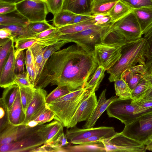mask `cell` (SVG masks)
Segmentation results:
<instances>
[{"instance_id": "24", "label": "cell", "mask_w": 152, "mask_h": 152, "mask_svg": "<svg viewBox=\"0 0 152 152\" xmlns=\"http://www.w3.org/2000/svg\"><path fill=\"white\" fill-rule=\"evenodd\" d=\"M34 38L37 43L46 47L61 41L57 28L55 27L37 34Z\"/></svg>"}, {"instance_id": "49", "label": "cell", "mask_w": 152, "mask_h": 152, "mask_svg": "<svg viewBox=\"0 0 152 152\" xmlns=\"http://www.w3.org/2000/svg\"><path fill=\"white\" fill-rule=\"evenodd\" d=\"M16 10L15 4L5 1H0V15L8 13Z\"/></svg>"}, {"instance_id": "29", "label": "cell", "mask_w": 152, "mask_h": 152, "mask_svg": "<svg viewBox=\"0 0 152 152\" xmlns=\"http://www.w3.org/2000/svg\"><path fill=\"white\" fill-rule=\"evenodd\" d=\"M88 0H65L63 9L79 14L90 10Z\"/></svg>"}, {"instance_id": "36", "label": "cell", "mask_w": 152, "mask_h": 152, "mask_svg": "<svg viewBox=\"0 0 152 152\" xmlns=\"http://www.w3.org/2000/svg\"><path fill=\"white\" fill-rule=\"evenodd\" d=\"M54 114L46 107L45 110L37 118L26 124L32 127L42 125L51 121L54 119Z\"/></svg>"}, {"instance_id": "16", "label": "cell", "mask_w": 152, "mask_h": 152, "mask_svg": "<svg viewBox=\"0 0 152 152\" xmlns=\"http://www.w3.org/2000/svg\"><path fill=\"white\" fill-rule=\"evenodd\" d=\"M15 50L12 47L7 58L1 71H0V86L5 88L15 84L16 77L15 72Z\"/></svg>"}, {"instance_id": "38", "label": "cell", "mask_w": 152, "mask_h": 152, "mask_svg": "<svg viewBox=\"0 0 152 152\" xmlns=\"http://www.w3.org/2000/svg\"><path fill=\"white\" fill-rule=\"evenodd\" d=\"M71 92L66 86H58L47 95L46 98V103L48 104L51 103Z\"/></svg>"}, {"instance_id": "47", "label": "cell", "mask_w": 152, "mask_h": 152, "mask_svg": "<svg viewBox=\"0 0 152 152\" xmlns=\"http://www.w3.org/2000/svg\"><path fill=\"white\" fill-rule=\"evenodd\" d=\"M144 38L147 42V50L145 57L148 59L152 57V24L145 31Z\"/></svg>"}, {"instance_id": "59", "label": "cell", "mask_w": 152, "mask_h": 152, "mask_svg": "<svg viewBox=\"0 0 152 152\" xmlns=\"http://www.w3.org/2000/svg\"><path fill=\"white\" fill-rule=\"evenodd\" d=\"M23 0H0V1H5L16 4Z\"/></svg>"}, {"instance_id": "19", "label": "cell", "mask_w": 152, "mask_h": 152, "mask_svg": "<svg viewBox=\"0 0 152 152\" xmlns=\"http://www.w3.org/2000/svg\"><path fill=\"white\" fill-rule=\"evenodd\" d=\"M9 123L15 126L23 124L26 117L23 110L19 89L16 98L10 109L8 110Z\"/></svg>"}, {"instance_id": "21", "label": "cell", "mask_w": 152, "mask_h": 152, "mask_svg": "<svg viewBox=\"0 0 152 152\" xmlns=\"http://www.w3.org/2000/svg\"><path fill=\"white\" fill-rule=\"evenodd\" d=\"M92 18L57 28L59 35L73 34L96 26Z\"/></svg>"}, {"instance_id": "57", "label": "cell", "mask_w": 152, "mask_h": 152, "mask_svg": "<svg viewBox=\"0 0 152 152\" xmlns=\"http://www.w3.org/2000/svg\"><path fill=\"white\" fill-rule=\"evenodd\" d=\"M112 24L111 18L109 15H107L98 21L96 22L95 24L96 26H101Z\"/></svg>"}, {"instance_id": "46", "label": "cell", "mask_w": 152, "mask_h": 152, "mask_svg": "<svg viewBox=\"0 0 152 152\" xmlns=\"http://www.w3.org/2000/svg\"><path fill=\"white\" fill-rule=\"evenodd\" d=\"M15 84L19 87H34L31 83L27 72L20 74H16Z\"/></svg>"}, {"instance_id": "13", "label": "cell", "mask_w": 152, "mask_h": 152, "mask_svg": "<svg viewBox=\"0 0 152 152\" xmlns=\"http://www.w3.org/2000/svg\"><path fill=\"white\" fill-rule=\"evenodd\" d=\"M34 88L33 97L26 113L23 124H26L34 120L46 107V98L47 95V91L42 88Z\"/></svg>"}, {"instance_id": "3", "label": "cell", "mask_w": 152, "mask_h": 152, "mask_svg": "<svg viewBox=\"0 0 152 152\" xmlns=\"http://www.w3.org/2000/svg\"><path fill=\"white\" fill-rule=\"evenodd\" d=\"M92 91L88 87L81 88L46 104V107L54 114V120L67 128L80 103Z\"/></svg>"}, {"instance_id": "54", "label": "cell", "mask_w": 152, "mask_h": 152, "mask_svg": "<svg viewBox=\"0 0 152 152\" xmlns=\"http://www.w3.org/2000/svg\"><path fill=\"white\" fill-rule=\"evenodd\" d=\"M26 65L34 67V58L32 52L30 48L27 49L25 58Z\"/></svg>"}, {"instance_id": "56", "label": "cell", "mask_w": 152, "mask_h": 152, "mask_svg": "<svg viewBox=\"0 0 152 152\" xmlns=\"http://www.w3.org/2000/svg\"><path fill=\"white\" fill-rule=\"evenodd\" d=\"M0 38L1 39H9L14 40V36L7 29L5 28H1L0 29Z\"/></svg>"}, {"instance_id": "63", "label": "cell", "mask_w": 152, "mask_h": 152, "mask_svg": "<svg viewBox=\"0 0 152 152\" xmlns=\"http://www.w3.org/2000/svg\"><path fill=\"white\" fill-rule=\"evenodd\" d=\"M152 1V0H151Z\"/></svg>"}, {"instance_id": "55", "label": "cell", "mask_w": 152, "mask_h": 152, "mask_svg": "<svg viewBox=\"0 0 152 152\" xmlns=\"http://www.w3.org/2000/svg\"><path fill=\"white\" fill-rule=\"evenodd\" d=\"M26 66L31 82L33 86L37 77L36 73L34 67L26 65Z\"/></svg>"}, {"instance_id": "50", "label": "cell", "mask_w": 152, "mask_h": 152, "mask_svg": "<svg viewBox=\"0 0 152 152\" xmlns=\"http://www.w3.org/2000/svg\"><path fill=\"white\" fill-rule=\"evenodd\" d=\"M107 139L104 137L94 136L78 141L75 144L78 145L99 142Z\"/></svg>"}, {"instance_id": "23", "label": "cell", "mask_w": 152, "mask_h": 152, "mask_svg": "<svg viewBox=\"0 0 152 152\" xmlns=\"http://www.w3.org/2000/svg\"><path fill=\"white\" fill-rule=\"evenodd\" d=\"M5 28L9 31L14 36L15 41L18 39L34 38L37 34L28 25H0V29Z\"/></svg>"}, {"instance_id": "45", "label": "cell", "mask_w": 152, "mask_h": 152, "mask_svg": "<svg viewBox=\"0 0 152 152\" xmlns=\"http://www.w3.org/2000/svg\"><path fill=\"white\" fill-rule=\"evenodd\" d=\"M15 72L16 74H20L24 72L23 50H15Z\"/></svg>"}, {"instance_id": "39", "label": "cell", "mask_w": 152, "mask_h": 152, "mask_svg": "<svg viewBox=\"0 0 152 152\" xmlns=\"http://www.w3.org/2000/svg\"><path fill=\"white\" fill-rule=\"evenodd\" d=\"M0 132H1L7 128L10 124L8 110L1 98L0 99Z\"/></svg>"}, {"instance_id": "22", "label": "cell", "mask_w": 152, "mask_h": 152, "mask_svg": "<svg viewBox=\"0 0 152 152\" xmlns=\"http://www.w3.org/2000/svg\"><path fill=\"white\" fill-rule=\"evenodd\" d=\"M132 12L137 19L143 35L152 24V8L143 7L132 9Z\"/></svg>"}, {"instance_id": "14", "label": "cell", "mask_w": 152, "mask_h": 152, "mask_svg": "<svg viewBox=\"0 0 152 152\" xmlns=\"http://www.w3.org/2000/svg\"><path fill=\"white\" fill-rule=\"evenodd\" d=\"M41 125L31 127L27 124L15 126L9 124L0 133V145L8 144L16 141L38 130Z\"/></svg>"}, {"instance_id": "61", "label": "cell", "mask_w": 152, "mask_h": 152, "mask_svg": "<svg viewBox=\"0 0 152 152\" xmlns=\"http://www.w3.org/2000/svg\"><path fill=\"white\" fill-rule=\"evenodd\" d=\"M145 149L146 150L152 151V146H148L145 145Z\"/></svg>"}, {"instance_id": "60", "label": "cell", "mask_w": 152, "mask_h": 152, "mask_svg": "<svg viewBox=\"0 0 152 152\" xmlns=\"http://www.w3.org/2000/svg\"><path fill=\"white\" fill-rule=\"evenodd\" d=\"M147 61L148 62L151 68V69L152 71V57L151 58L148 59Z\"/></svg>"}, {"instance_id": "28", "label": "cell", "mask_w": 152, "mask_h": 152, "mask_svg": "<svg viewBox=\"0 0 152 152\" xmlns=\"http://www.w3.org/2000/svg\"><path fill=\"white\" fill-rule=\"evenodd\" d=\"M78 14L68 10L62 9L53 16V24L56 28L70 24Z\"/></svg>"}, {"instance_id": "42", "label": "cell", "mask_w": 152, "mask_h": 152, "mask_svg": "<svg viewBox=\"0 0 152 152\" xmlns=\"http://www.w3.org/2000/svg\"><path fill=\"white\" fill-rule=\"evenodd\" d=\"M28 25L31 29L37 34L55 27L49 24L46 20L35 22H29Z\"/></svg>"}, {"instance_id": "25", "label": "cell", "mask_w": 152, "mask_h": 152, "mask_svg": "<svg viewBox=\"0 0 152 152\" xmlns=\"http://www.w3.org/2000/svg\"><path fill=\"white\" fill-rule=\"evenodd\" d=\"M29 22L17 10L8 13L0 15V25H27Z\"/></svg>"}, {"instance_id": "1", "label": "cell", "mask_w": 152, "mask_h": 152, "mask_svg": "<svg viewBox=\"0 0 152 152\" xmlns=\"http://www.w3.org/2000/svg\"><path fill=\"white\" fill-rule=\"evenodd\" d=\"M98 66L94 52L73 45L54 53L35 81V88L51 85L67 87L71 91L85 87Z\"/></svg>"}, {"instance_id": "52", "label": "cell", "mask_w": 152, "mask_h": 152, "mask_svg": "<svg viewBox=\"0 0 152 152\" xmlns=\"http://www.w3.org/2000/svg\"><path fill=\"white\" fill-rule=\"evenodd\" d=\"M67 140L65 134L63 132L58 138L51 144L55 146L62 147L68 145L69 142L67 141Z\"/></svg>"}, {"instance_id": "17", "label": "cell", "mask_w": 152, "mask_h": 152, "mask_svg": "<svg viewBox=\"0 0 152 152\" xmlns=\"http://www.w3.org/2000/svg\"><path fill=\"white\" fill-rule=\"evenodd\" d=\"M106 89H105L100 94L95 107L83 126V129L94 127L98 119L117 97L116 96H113L109 99H107L106 96Z\"/></svg>"}, {"instance_id": "9", "label": "cell", "mask_w": 152, "mask_h": 152, "mask_svg": "<svg viewBox=\"0 0 152 152\" xmlns=\"http://www.w3.org/2000/svg\"><path fill=\"white\" fill-rule=\"evenodd\" d=\"M16 4L17 10L31 22L46 20L49 12L45 0H23Z\"/></svg>"}, {"instance_id": "35", "label": "cell", "mask_w": 152, "mask_h": 152, "mask_svg": "<svg viewBox=\"0 0 152 152\" xmlns=\"http://www.w3.org/2000/svg\"><path fill=\"white\" fill-rule=\"evenodd\" d=\"M45 48L46 47L37 42L30 48L34 58V68L37 76L42 62L43 53Z\"/></svg>"}, {"instance_id": "33", "label": "cell", "mask_w": 152, "mask_h": 152, "mask_svg": "<svg viewBox=\"0 0 152 152\" xmlns=\"http://www.w3.org/2000/svg\"><path fill=\"white\" fill-rule=\"evenodd\" d=\"M19 87L14 84L5 88L1 98L9 110L13 104L17 95Z\"/></svg>"}, {"instance_id": "30", "label": "cell", "mask_w": 152, "mask_h": 152, "mask_svg": "<svg viewBox=\"0 0 152 152\" xmlns=\"http://www.w3.org/2000/svg\"><path fill=\"white\" fill-rule=\"evenodd\" d=\"M69 42L67 40H62L58 41L53 45L46 47L43 53L42 62L35 81L39 77L45 63L50 56L66 44Z\"/></svg>"}, {"instance_id": "32", "label": "cell", "mask_w": 152, "mask_h": 152, "mask_svg": "<svg viewBox=\"0 0 152 152\" xmlns=\"http://www.w3.org/2000/svg\"><path fill=\"white\" fill-rule=\"evenodd\" d=\"M114 82L116 96L121 98L132 99V90L122 77L116 79Z\"/></svg>"}, {"instance_id": "18", "label": "cell", "mask_w": 152, "mask_h": 152, "mask_svg": "<svg viewBox=\"0 0 152 152\" xmlns=\"http://www.w3.org/2000/svg\"><path fill=\"white\" fill-rule=\"evenodd\" d=\"M63 127L60 122L54 120L41 125L38 129L37 133L44 141V144H51L63 132Z\"/></svg>"}, {"instance_id": "4", "label": "cell", "mask_w": 152, "mask_h": 152, "mask_svg": "<svg viewBox=\"0 0 152 152\" xmlns=\"http://www.w3.org/2000/svg\"><path fill=\"white\" fill-rule=\"evenodd\" d=\"M112 25L96 26L78 32L60 35V39L75 43L87 52H94L95 46L102 42L112 31Z\"/></svg>"}, {"instance_id": "6", "label": "cell", "mask_w": 152, "mask_h": 152, "mask_svg": "<svg viewBox=\"0 0 152 152\" xmlns=\"http://www.w3.org/2000/svg\"><path fill=\"white\" fill-rule=\"evenodd\" d=\"M126 43L102 42L96 45L94 55L98 66H103L107 71L113 67L120 58L122 47Z\"/></svg>"}, {"instance_id": "11", "label": "cell", "mask_w": 152, "mask_h": 152, "mask_svg": "<svg viewBox=\"0 0 152 152\" xmlns=\"http://www.w3.org/2000/svg\"><path fill=\"white\" fill-rule=\"evenodd\" d=\"M116 133L113 127L101 126L80 129L75 126L67 130L65 134L71 143L75 144L78 141L94 136L103 137L109 139Z\"/></svg>"}, {"instance_id": "15", "label": "cell", "mask_w": 152, "mask_h": 152, "mask_svg": "<svg viewBox=\"0 0 152 152\" xmlns=\"http://www.w3.org/2000/svg\"><path fill=\"white\" fill-rule=\"evenodd\" d=\"M95 91H92L88 96L80 103L70 120L67 129L76 126L78 123L86 121L93 112L97 100Z\"/></svg>"}, {"instance_id": "8", "label": "cell", "mask_w": 152, "mask_h": 152, "mask_svg": "<svg viewBox=\"0 0 152 152\" xmlns=\"http://www.w3.org/2000/svg\"><path fill=\"white\" fill-rule=\"evenodd\" d=\"M106 152H144L145 145L123 135L121 132L116 134L109 139L101 142Z\"/></svg>"}, {"instance_id": "44", "label": "cell", "mask_w": 152, "mask_h": 152, "mask_svg": "<svg viewBox=\"0 0 152 152\" xmlns=\"http://www.w3.org/2000/svg\"><path fill=\"white\" fill-rule=\"evenodd\" d=\"M49 12L53 16L61 11L63 8L65 0H45Z\"/></svg>"}, {"instance_id": "26", "label": "cell", "mask_w": 152, "mask_h": 152, "mask_svg": "<svg viewBox=\"0 0 152 152\" xmlns=\"http://www.w3.org/2000/svg\"><path fill=\"white\" fill-rule=\"evenodd\" d=\"M78 145L63 147L64 152H106L102 142Z\"/></svg>"}, {"instance_id": "31", "label": "cell", "mask_w": 152, "mask_h": 152, "mask_svg": "<svg viewBox=\"0 0 152 152\" xmlns=\"http://www.w3.org/2000/svg\"><path fill=\"white\" fill-rule=\"evenodd\" d=\"M106 70L102 66H98L90 79L86 83L85 87H88L92 90L97 91L104 76Z\"/></svg>"}, {"instance_id": "5", "label": "cell", "mask_w": 152, "mask_h": 152, "mask_svg": "<svg viewBox=\"0 0 152 152\" xmlns=\"http://www.w3.org/2000/svg\"><path fill=\"white\" fill-rule=\"evenodd\" d=\"M121 132L145 145L152 136V110L137 115Z\"/></svg>"}, {"instance_id": "51", "label": "cell", "mask_w": 152, "mask_h": 152, "mask_svg": "<svg viewBox=\"0 0 152 152\" xmlns=\"http://www.w3.org/2000/svg\"><path fill=\"white\" fill-rule=\"evenodd\" d=\"M92 18V14L90 10L78 14L69 24L82 22Z\"/></svg>"}, {"instance_id": "58", "label": "cell", "mask_w": 152, "mask_h": 152, "mask_svg": "<svg viewBox=\"0 0 152 152\" xmlns=\"http://www.w3.org/2000/svg\"><path fill=\"white\" fill-rule=\"evenodd\" d=\"M118 0H92L90 4V8L93 6L101 3L117 1Z\"/></svg>"}, {"instance_id": "27", "label": "cell", "mask_w": 152, "mask_h": 152, "mask_svg": "<svg viewBox=\"0 0 152 152\" xmlns=\"http://www.w3.org/2000/svg\"><path fill=\"white\" fill-rule=\"evenodd\" d=\"M132 11V9L125 3L118 0L109 12L112 24L123 18Z\"/></svg>"}, {"instance_id": "62", "label": "cell", "mask_w": 152, "mask_h": 152, "mask_svg": "<svg viewBox=\"0 0 152 152\" xmlns=\"http://www.w3.org/2000/svg\"><path fill=\"white\" fill-rule=\"evenodd\" d=\"M148 146H152V140L148 142L146 145Z\"/></svg>"}, {"instance_id": "48", "label": "cell", "mask_w": 152, "mask_h": 152, "mask_svg": "<svg viewBox=\"0 0 152 152\" xmlns=\"http://www.w3.org/2000/svg\"><path fill=\"white\" fill-rule=\"evenodd\" d=\"M137 107L134 114L137 115L146 112L152 109V100H148L136 103Z\"/></svg>"}, {"instance_id": "37", "label": "cell", "mask_w": 152, "mask_h": 152, "mask_svg": "<svg viewBox=\"0 0 152 152\" xmlns=\"http://www.w3.org/2000/svg\"><path fill=\"white\" fill-rule=\"evenodd\" d=\"M19 88L23 110L26 113L27 109L33 97L35 88L19 87Z\"/></svg>"}, {"instance_id": "43", "label": "cell", "mask_w": 152, "mask_h": 152, "mask_svg": "<svg viewBox=\"0 0 152 152\" xmlns=\"http://www.w3.org/2000/svg\"><path fill=\"white\" fill-rule=\"evenodd\" d=\"M132 9L143 7L152 8V1L151 0H121Z\"/></svg>"}, {"instance_id": "10", "label": "cell", "mask_w": 152, "mask_h": 152, "mask_svg": "<svg viewBox=\"0 0 152 152\" xmlns=\"http://www.w3.org/2000/svg\"><path fill=\"white\" fill-rule=\"evenodd\" d=\"M112 31L122 36L127 42L137 40L142 35L140 25L132 12L111 25Z\"/></svg>"}, {"instance_id": "40", "label": "cell", "mask_w": 152, "mask_h": 152, "mask_svg": "<svg viewBox=\"0 0 152 152\" xmlns=\"http://www.w3.org/2000/svg\"><path fill=\"white\" fill-rule=\"evenodd\" d=\"M117 1L104 3L95 5L90 8V11L92 14L108 13Z\"/></svg>"}, {"instance_id": "12", "label": "cell", "mask_w": 152, "mask_h": 152, "mask_svg": "<svg viewBox=\"0 0 152 152\" xmlns=\"http://www.w3.org/2000/svg\"><path fill=\"white\" fill-rule=\"evenodd\" d=\"M37 130L16 141L0 145V152H32L44 144Z\"/></svg>"}, {"instance_id": "20", "label": "cell", "mask_w": 152, "mask_h": 152, "mask_svg": "<svg viewBox=\"0 0 152 152\" xmlns=\"http://www.w3.org/2000/svg\"><path fill=\"white\" fill-rule=\"evenodd\" d=\"M143 66L138 64L132 67L124 72L121 76V77L126 82L132 91L144 78L142 70Z\"/></svg>"}, {"instance_id": "64", "label": "cell", "mask_w": 152, "mask_h": 152, "mask_svg": "<svg viewBox=\"0 0 152 152\" xmlns=\"http://www.w3.org/2000/svg\"></svg>"}, {"instance_id": "53", "label": "cell", "mask_w": 152, "mask_h": 152, "mask_svg": "<svg viewBox=\"0 0 152 152\" xmlns=\"http://www.w3.org/2000/svg\"><path fill=\"white\" fill-rule=\"evenodd\" d=\"M145 66L150 75L152 78V71L149 64L147 61L146 62V64L145 65ZM148 100H152V90L148 93L146 94L143 96L141 97L139 99L134 102L136 104Z\"/></svg>"}, {"instance_id": "34", "label": "cell", "mask_w": 152, "mask_h": 152, "mask_svg": "<svg viewBox=\"0 0 152 152\" xmlns=\"http://www.w3.org/2000/svg\"><path fill=\"white\" fill-rule=\"evenodd\" d=\"M14 41L9 39H0V71L5 63Z\"/></svg>"}, {"instance_id": "41", "label": "cell", "mask_w": 152, "mask_h": 152, "mask_svg": "<svg viewBox=\"0 0 152 152\" xmlns=\"http://www.w3.org/2000/svg\"><path fill=\"white\" fill-rule=\"evenodd\" d=\"M15 42V50L20 51L30 48L37 42L34 38H29L18 39Z\"/></svg>"}, {"instance_id": "7", "label": "cell", "mask_w": 152, "mask_h": 152, "mask_svg": "<svg viewBox=\"0 0 152 152\" xmlns=\"http://www.w3.org/2000/svg\"><path fill=\"white\" fill-rule=\"evenodd\" d=\"M137 107L132 99L116 97L106 110L109 117L117 118L125 126L132 121L137 116L134 113Z\"/></svg>"}, {"instance_id": "2", "label": "cell", "mask_w": 152, "mask_h": 152, "mask_svg": "<svg viewBox=\"0 0 152 152\" xmlns=\"http://www.w3.org/2000/svg\"><path fill=\"white\" fill-rule=\"evenodd\" d=\"M147 42L144 37L136 40L127 42L122 47L121 55L118 61L107 70L110 74V82H114L121 77L122 74L137 64L145 65Z\"/></svg>"}]
</instances>
